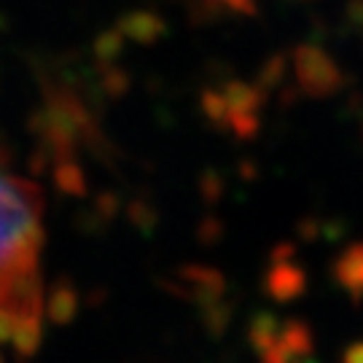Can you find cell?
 Segmentation results:
<instances>
[{
	"instance_id": "1",
	"label": "cell",
	"mask_w": 363,
	"mask_h": 363,
	"mask_svg": "<svg viewBox=\"0 0 363 363\" xmlns=\"http://www.w3.org/2000/svg\"><path fill=\"white\" fill-rule=\"evenodd\" d=\"M40 247V196L22 178L0 172V286L30 274Z\"/></svg>"
}]
</instances>
